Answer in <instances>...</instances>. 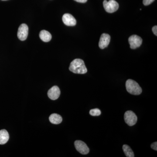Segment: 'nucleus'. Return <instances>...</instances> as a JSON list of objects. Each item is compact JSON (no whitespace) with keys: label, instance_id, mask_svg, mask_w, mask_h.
Returning a JSON list of instances; mask_svg holds the SVG:
<instances>
[{"label":"nucleus","instance_id":"1","mask_svg":"<svg viewBox=\"0 0 157 157\" xmlns=\"http://www.w3.org/2000/svg\"><path fill=\"white\" fill-rule=\"evenodd\" d=\"M69 70L71 72L76 74H83L87 72L84 61L79 59H75L71 62Z\"/></svg>","mask_w":157,"mask_h":157},{"label":"nucleus","instance_id":"2","mask_svg":"<svg viewBox=\"0 0 157 157\" xmlns=\"http://www.w3.org/2000/svg\"><path fill=\"white\" fill-rule=\"evenodd\" d=\"M127 91L130 94L135 95H139L142 93V89L139 85L132 79H129L126 82Z\"/></svg>","mask_w":157,"mask_h":157},{"label":"nucleus","instance_id":"3","mask_svg":"<svg viewBox=\"0 0 157 157\" xmlns=\"http://www.w3.org/2000/svg\"><path fill=\"white\" fill-rule=\"evenodd\" d=\"M103 6L105 11L109 13L115 12L119 8L118 3L114 0H109L108 2L107 0H104Z\"/></svg>","mask_w":157,"mask_h":157},{"label":"nucleus","instance_id":"4","mask_svg":"<svg viewBox=\"0 0 157 157\" xmlns=\"http://www.w3.org/2000/svg\"><path fill=\"white\" fill-rule=\"evenodd\" d=\"M124 119L126 124L130 126L135 125L137 120V116L131 110H128L125 112L124 115Z\"/></svg>","mask_w":157,"mask_h":157},{"label":"nucleus","instance_id":"5","mask_svg":"<svg viewBox=\"0 0 157 157\" xmlns=\"http://www.w3.org/2000/svg\"><path fill=\"white\" fill-rule=\"evenodd\" d=\"M74 145L76 150L82 155H87L90 151V149L87 145L83 141L77 140L74 142Z\"/></svg>","mask_w":157,"mask_h":157},{"label":"nucleus","instance_id":"6","mask_svg":"<svg viewBox=\"0 0 157 157\" xmlns=\"http://www.w3.org/2000/svg\"><path fill=\"white\" fill-rule=\"evenodd\" d=\"M128 42L130 45V48L132 49H136L141 45L142 39L137 35H132L129 37Z\"/></svg>","mask_w":157,"mask_h":157},{"label":"nucleus","instance_id":"7","mask_svg":"<svg viewBox=\"0 0 157 157\" xmlns=\"http://www.w3.org/2000/svg\"><path fill=\"white\" fill-rule=\"evenodd\" d=\"M29 33V28L27 25L22 24L20 26L17 32V37L21 41H25L27 38Z\"/></svg>","mask_w":157,"mask_h":157},{"label":"nucleus","instance_id":"8","mask_svg":"<svg viewBox=\"0 0 157 157\" xmlns=\"http://www.w3.org/2000/svg\"><path fill=\"white\" fill-rule=\"evenodd\" d=\"M110 41V36L108 34L103 33L99 41V46L101 49H104L108 46Z\"/></svg>","mask_w":157,"mask_h":157},{"label":"nucleus","instance_id":"9","mask_svg":"<svg viewBox=\"0 0 157 157\" xmlns=\"http://www.w3.org/2000/svg\"><path fill=\"white\" fill-rule=\"evenodd\" d=\"M63 22L66 25L69 26H73L76 25V21L73 15L70 14H65L63 15Z\"/></svg>","mask_w":157,"mask_h":157},{"label":"nucleus","instance_id":"10","mask_svg":"<svg viewBox=\"0 0 157 157\" xmlns=\"http://www.w3.org/2000/svg\"><path fill=\"white\" fill-rule=\"evenodd\" d=\"M60 95V90L57 86H53L49 90L48 92V98L52 100H56L58 99Z\"/></svg>","mask_w":157,"mask_h":157},{"label":"nucleus","instance_id":"11","mask_svg":"<svg viewBox=\"0 0 157 157\" xmlns=\"http://www.w3.org/2000/svg\"><path fill=\"white\" fill-rule=\"evenodd\" d=\"M9 136L8 132L5 129L0 131V144H4L8 142Z\"/></svg>","mask_w":157,"mask_h":157},{"label":"nucleus","instance_id":"12","mask_svg":"<svg viewBox=\"0 0 157 157\" xmlns=\"http://www.w3.org/2000/svg\"><path fill=\"white\" fill-rule=\"evenodd\" d=\"M39 37L41 40L44 42H49L52 39L51 34L48 31L45 30H43L40 32Z\"/></svg>","mask_w":157,"mask_h":157},{"label":"nucleus","instance_id":"13","mask_svg":"<svg viewBox=\"0 0 157 157\" xmlns=\"http://www.w3.org/2000/svg\"><path fill=\"white\" fill-rule=\"evenodd\" d=\"M49 120L51 123L58 124L62 122L63 119L60 115L57 113H52L49 116Z\"/></svg>","mask_w":157,"mask_h":157},{"label":"nucleus","instance_id":"14","mask_svg":"<svg viewBox=\"0 0 157 157\" xmlns=\"http://www.w3.org/2000/svg\"><path fill=\"white\" fill-rule=\"evenodd\" d=\"M123 150L126 156L128 157H134V152L128 145L124 144L123 146Z\"/></svg>","mask_w":157,"mask_h":157},{"label":"nucleus","instance_id":"15","mask_svg":"<svg viewBox=\"0 0 157 157\" xmlns=\"http://www.w3.org/2000/svg\"><path fill=\"white\" fill-rule=\"evenodd\" d=\"M90 114L93 116H98L101 114V111L100 109L96 108L91 109L90 111Z\"/></svg>","mask_w":157,"mask_h":157},{"label":"nucleus","instance_id":"16","mask_svg":"<svg viewBox=\"0 0 157 157\" xmlns=\"http://www.w3.org/2000/svg\"><path fill=\"white\" fill-rule=\"evenodd\" d=\"M155 0H143V3L144 6H147L153 2Z\"/></svg>","mask_w":157,"mask_h":157},{"label":"nucleus","instance_id":"17","mask_svg":"<svg viewBox=\"0 0 157 157\" xmlns=\"http://www.w3.org/2000/svg\"><path fill=\"white\" fill-rule=\"evenodd\" d=\"M151 147L153 149L157 151V142H155L153 143L151 145Z\"/></svg>","mask_w":157,"mask_h":157},{"label":"nucleus","instance_id":"18","mask_svg":"<svg viewBox=\"0 0 157 157\" xmlns=\"http://www.w3.org/2000/svg\"><path fill=\"white\" fill-rule=\"evenodd\" d=\"M153 32L154 34H155V36H157V26L156 25L154 26L152 28Z\"/></svg>","mask_w":157,"mask_h":157},{"label":"nucleus","instance_id":"19","mask_svg":"<svg viewBox=\"0 0 157 157\" xmlns=\"http://www.w3.org/2000/svg\"><path fill=\"white\" fill-rule=\"evenodd\" d=\"M74 1L79 3H85L87 2V0H74Z\"/></svg>","mask_w":157,"mask_h":157},{"label":"nucleus","instance_id":"20","mask_svg":"<svg viewBox=\"0 0 157 157\" xmlns=\"http://www.w3.org/2000/svg\"><path fill=\"white\" fill-rule=\"evenodd\" d=\"M3 1H6V0H3Z\"/></svg>","mask_w":157,"mask_h":157}]
</instances>
